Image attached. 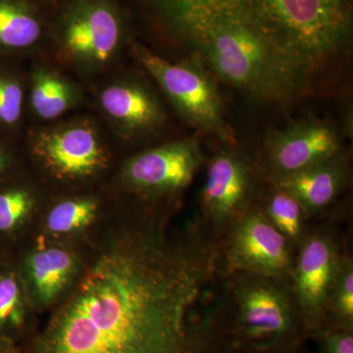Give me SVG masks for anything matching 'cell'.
<instances>
[{"mask_svg":"<svg viewBox=\"0 0 353 353\" xmlns=\"http://www.w3.org/2000/svg\"><path fill=\"white\" fill-rule=\"evenodd\" d=\"M39 328V315L12 252H0V340L22 345Z\"/></svg>","mask_w":353,"mask_h":353,"instance_id":"ffe728a7","label":"cell"},{"mask_svg":"<svg viewBox=\"0 0 353 353\" xmlns=\"http://www.w3.org/2000/svg\"><path fill=\"white\" fill-rule=\"evenodd\" d=\"M341 152V134L334 125L306 118L270 132L256 157L265 182L271 183Z\"/></svg>","mask_w":353,"mask_h":353,"instance_id":"9a60e30c","label":"cell"},{"mask_svg":"<svg viewBox=\"0 0 353 353\" xmlns=\"http://www.w3.org/2000/svg\"><path fill=\"white\" fill-rule=\"evenodd\" d=\"M51 192L25 170L0 183V252H14L36 233Z\"/></svg>","mask_w":353,"mask_h":353,"instance_id":"e0dca14e","label":"cell"},{"mask_svg":"<svg viewBox=\"0 0 353 353\" xmlns=\"http://www.w3.org/2000/svg\"><path fill=\"white\" fill-rule=\"evenodd\" d=\"M130 54L152 77L174 116L217 138L224 145H236L219 92L199 57L192 55L170 60L138 39L132 41Z\"/></svg>","mask_w":353,"mask_h":353,"instance_id":"9c48e42d","label":"cell"},{"mask_svg":"<svg viewBox=\"0 0 353 353\" xmlns=\"http://www.w3.org/2000/svg\"><path fill=\"white\" fill-rule=\"evenodd\" d=\"M134 39L123 0H60L41 54L88 88L131 60Z\"/></svg>","mask_w":353,"mask_h":353,"instance_id":"277c9868","label":"cell"},{"mask_svg":"<svg viewBox=\"0 0 353 353\" xmlns=\"http://www.w3.org/2000/svg\"><path fill=\"white\" fill-rule=\"evenodd\" d=\"M311 338L319 341L322 353H353V331L323 328Z\"/></svg>","mask_w":353,"mask_h":353,"instance_id":"d4e9b609","label":"cell"},{"mask_svg":"<svg viewBox=\"0 0 353 353\" xmlns=\"http://www.w3.org/2000/svg\"><path fill=\"white\" fill-rule=\"evenodd\" d=\"M257 205L271 224L297 250L310 229V220L299 199L277 183H266Z\"/></svg>","mask_w":353,"mask_h":353,"instance_id":"7402d4cb","label":"cell"},{"mask_svg":"<svg viewBox=\"0 0 353 353\" xmlns=\"http://www.w3.org/2000/svg\"><path fill=\"white\" fill-rule=\"evenodd\" d=\"M52 10L46 0H0V60L41 54Z\"/></svg>","mask_w":353,"mask_h":353,"instance_id":"ac0fdd59","label":"cell"},{"mask_svg":"<svg viewBox=\"0 0 353 353\" xmlns=\"http://www.w3.org/2000/svg\"><path fill=\"white\" fill-rule=\"evenodd\" d=\"M27 169L22 143L0 136V183Z\"/></svg>","mask_w":353,"mask_h":353,"instance_id":"cb8c5ba5","label":"cell"},{"mask_svg":"<svg viewBox=\"0 0 353 353\" xmlns=\"http://www.w3.org/2000/svg\"><path fill=\"white\" fill-rule=\"evenodd\" d=\"M350 181V155L343 150L271 183L294 194L311 220L326 212L347 189Z\"/></svg>","mask_w":353,"mask_h":353,"instance_id":"d6986e66","label":"cell"},{"mask_svg":"<svg viewBox=\"0 0 353 353\" xmlns=\"http://www.w3.org/2000/svg\"><path fill=\"white\" fill-rule=\"evenodd\" d=\"M176 212L119 203L81 277L24 353H232L222 328L218 245Z\"/></svg>","mask_w":353,"mask_h":353,"instance_id":"6da1fadb","label":"cell"},{"mask_svg":"<svg viewBox=\"0 0 353 353\" xmlns=\"http://www.w3.org/2000/svg\"><path fill=\"white\" fill-rule=\"evenodd\" d=\"M201 7L241 25L306 83L352 46L353 0H127Z\"/></svg>","mask_w":353,"mask_h":353,"instance_id":"3957f363","label":"cell"},{"mask_svg":"<svg viewBox=\"0 0 353 353\" xmlns=\"http://www.w3.org/2000/svg\"><path fill=\"white\" fill-rule=\"evenodd\" d=\"M157 41L199 57L223 82L255 101H288L307 83L252 32L201 7L154 6L131 11Z\"/></svg>","mask_w":353,"mask_h":353,"instance_id":"7a4b0ae2","label":"cell"},{"mask_svg":"<svg viewBox=\"0 0 353 353\" xmlns=\"http://www.w3.org/2000/svg\"><path fill=\"white\" fill-rule=\"evenodd\" d=\"M46 1L48 2V3L51 4V6H54L55 4L60 1V0H46Z\"/></svg>","mask_w":353,"mask_h":353,"instance_id":"83f0119b","label":"cell"},{"mask_svg":"<svg viewBox=\"0 0 353 353\" xmlns=\"http://www.w3.org/2000/svg\"><path fill=\"white\" fill-rule=\"evenodd\" d=\"M224 274L222 326L231 352L299 350L308 336L290 278Z\"/></svg>","mask_w":353,"mask_h":353,"instance_id":"8992f818","label":"cell"},{"mask_svg":"<svg viewBox=\"0 0 353 353\" xmlns=\"http://www.w3.org/2000/svg\"><path fill=\"white\" fill-rule=\"evenodd\" d=\"M88 245L63 243L32 234L12 252L21 278L39 316L68 296L81 277Z\"/></svg>","mask_w":353,"mask_h":353,"instance_id":"8fae6325","label":"cell"},{"mask_svg":"<svg viewBox=\"0 0 353 353\" xmlns=\"http://www.w3.org/2000/svg\"><path fill=\"white\" fill-rule=\"evenodd\" d=\"M345 252L326 227L310 228L297 248L290 282L308 338L324 328L327 301Z\"/></svg>","mask_w":353,"mask_h":353,"instance_id":"4fadbf2b","label":"cell"},{"mask_svg":"<svg viewBox=\"0 0 353 353\" xmlns=\"http://www.w3.org/2000/svg\"><path fill=\"white\" fill-rule=\"evenodd\" d=\"M256 157L225 145L209 161L194 224L219 243L234 223L257 203L265 185Z\"/></svg>","mask_w":353,"mask_h":353,"instance_id":"30bf717a","label":"cell"},{"mask_svg":"<svg viewBox=\"0 0 353 353\" xmlns=\"http://www.w3.org/2000/svg\"><path fill=\"white\" fill-rule=\"evenodd\" d=\"M0 353H24L19 343L7 340H0Z\"/></svg>","mask_w":353,"mask_h":353,"instance_id":"484cf974","label":"cell"},{"mask_svg":"<svg viewBox=\"0 0 353 353\" xmlns=\"http://www.w3.org/2000/svg\"><path fill=\"white\" fill-rule=\"evenodd\" d=\"M26 60H0V136L22 143L28 129Z\"/></svg>","mask_w":353,"mask_h":353,"instance_id":"44dd1931","label":"cell"},{"mask_svg":"<svg viewBox=\"0 0 353 353\" xmlns=\"http://www.w3.org/2000/svg\"><path fill=\"white\" fill-rule=\"evenodd\" d=\"M119 203L108 185L51 192L36 233L50 240L90 245L117 213Z\"/></svg>","mask_w":353,"mask_h":353,"instance_id":"5bb4252c","label":"cell"},{"mask_svg":"<svg viewBox=\"0 0 353 353\" xmlns=\"http://www.w3.org/2000/svg\"><path fill=\"white\" fill-rule=\"evenodd\" d=\"M22 148L28 170L51 192L108 185L124 155L90 109L28 128Z\"/></svg>","mask_w":353,"mask_h":353,"instance_id":"5b68a950","label":"cell"},{"mask_svg":"<svg viewBox=\"0 0 353 353\" xmlns=\"http://www.w3.org/2000/svg\"><path fill=\"white\" fill-rule=\"evenodd\" d=\"M234 353H299V350H296V352H234Z\"/></svg>","mask_w":353,"mask_h":353,"instance_id":"4316f807","label":"cell"},{"mask_svg":"<svg viewBox=\"0 0 353 353\" xmlns=\"http://www.w3.org/2000/svg\"><path fill=\"white\" fill-rule=\"evenodd\" d=\"M218 252L225 273L240 271L290 278L296 248L255 203L228 230L218 243Z\"/></svg>","mask_w":353,"mask_h":353,"instance_id":"7c38bea8","label":"cell"},{"mask_svg":"<svg viewBox=\"0 0 353 353\" xmlns=\"http://www.w3.org/2000/svg\"><path fill=\"white\" fill-rule=\"evenodd\" d=\"M88 109L101 121L123 154L176 136L174 116L159 88L131 59L88 87Z\"/></svg>","mask_w":353,"mask_h":353,"instance_id":"52a82bcc","label":"cell"},{"mask_svg":"<svg viewBox=\"0 0 353 353\" xmlns=\"http://www.w3.org/2000/svg\"><path fill=\"white\" fill-rule=\"evenodd\" d=\"M28 128L51 124L88 109L87 85L43 54L30 58Z\"/></svg>","mask_w":353,"mask_h":353,"instance_id":"2e32d148","label":"cell"},{"mask_svg":"<svg viewBox=\"0 0 353 353\" xmlns=\"http://www.w3.org/2000/svg\"><path fill=\"white\" fill-rule=\"evenodd\" d=\"M202 163L199 139L175 136L123 155L108 187L125 205L178 211Z\"/></svg>","mask_w":353,"mask_h":353,"instance_id":"ba28073f","label":"cell"},{"mask_svg":"<svg viewBox=\"0 0 353 353\" xmlns=\"http://www.w3.org/2000/svg\"><path fill=\"white\" fill-rule=\"evenodd\" d=\"M324 328L353 331V259L347 250L329 294Z\"/></svg>","mask_w":353,"mask_h":353,"instance_id":"603a6c76","label":"cell"}]
</instances>
